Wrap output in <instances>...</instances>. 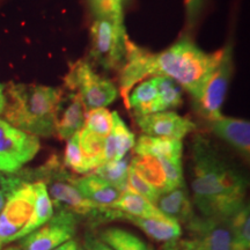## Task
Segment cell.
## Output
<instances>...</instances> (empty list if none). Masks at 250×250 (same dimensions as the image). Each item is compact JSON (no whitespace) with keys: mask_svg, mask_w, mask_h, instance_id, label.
I'll return each instance as SVG.
<instances>
[{"mask_svg":"<svg viewBox=\"0 0 250 250\" xmlns=\"http://www.w3.org/2000/svg\"><path fill=\"white\" fill-rule=\"evenodd\" d=\"M224 49L208 54L191 41L184 39L154 55L126 39V55L120 74V92L125 105L130 90L147 77H167L195 99L213 72Z\"/></svg>","mask_w":250,"mask_h":250,"instance_id":"obj_1","label":"cell"},{"mask_svg":"<svg viewBox=\"0 0 250 250\" xmlns=\"http://www.w3.org/2000/svg\"><path fill=\"white\" fill-rule=\"evenodd\" d=\"M191 190L201 215L227 220L246 204L245 177L225 162L208 140L192 146Z\"/></svg>","mask_w":250,"mask_h":250,"instance_id":"obj_2","label":"cell"},{"mask_svg":"<svg viewBox=\"0 0 250 250\" xmlns=\"http://www.w3.org/2000/svg\"><path fill=\"white\" fill-rule=\"evenodd\" d=\"M6 122L36 137L57 134L62 90L55 87L9 83L5 87Z\"/></svg>","mask_w":250,"mask_h":250,"instance_id":"obj_3","label":"cell"},{"mask_svg":"<svg viewBox=\"0 0 250 250\" xmlns=\"http://www.w3.org/2000/svg\"><path fill=\"white\" fill-rule=\"evenodd\" d=\"M65 86L78 90V96L87 110L104 108L111 104L118 96V88L110 80L96 74L88 62L79 61L71 65Z\"/></svg>","mask_w":250,"mask_h":250,"instance_id":"obj_4","label":"cell"},{"mask_svg":"<svg viewBox=\"0 0 250 250\" xmlns=\"http://www.w3.org/2000/svg\"><path fill=\"white\" fill-rule=\"evenodd\" d=\"M90 57L95 64L107 70H116L123 66L127 39L124 23L96 19L90 28Z\"/></svg>","mask_w":250,"mask_h":250,"instance_id":"obj_5","label":"cell"},{"mask_svg":"<svg viewBox=\"0 0 250 250\" xmlns=\"http://www.w3.org/2000/svg\"><path fill=\"white\" fill-rule=\"evenodd\" d=\"M233 71V45L228 44L224 48L221 59L208 78L201 93L192 99L196 110L208 121H215L223 116L221 108L226 98Z\"/></svg>","mask_w":250,"mask_h":250,"instance_id":"obj_6","label":"cell"},{"mask_svg":"<svg viewBox=\"0 0 250 250\" xmlns=\"http://www.w3.org/2000/svg\"><path fill=\"white\" fill-rule=\"evenodd\" d=\"M41 148L39 137L24 132L0 118V171L17 174Z\"/></svg>","mask_w":250,"mask_h":250,"instance_id":"obj_7","label":"cell"},{"mask_svg":"<svg viewBox=\"0 0 250 250\" xmlns=\"http://www.w3.org/2000/svg\"><path fill=\"white\" fill-rule=\"evenodd\" d=\"M186 226L191 236L177 242L183 250H236L227 220L195 215Z\"/></svg>","mask_w":250,"mask_h":250,"instance_id":"obj_8","label":"cell"},{"mask_svg":"<svg viewBox=\"0 0 250 250\" xmlns=\"http://www.w3.org/2000/svg\"><path fill=\"white\" fill-rule=\"evenodd\" d=\"M77 215L58 210L43 226L21 239V250H52L73 240L77 233Z\"/></svg>","mask_w":250,"mask_h":250,"instance_id":"obj_9","label":"cell"},{"mask_svg":"<svg viewBox=\"0 0 250 250\" xmlns=\"http://www.w3.org/2000/svg\"><path fill=\"white\" fill-rule=\"evenodd\" d=\"M35 191L33 183L24 182L8 198L0 212V250L26 226L33 214Z\"/></svg>","mask_w":250,"mask_h":250,"instance_id":"obj_10","label":"cell"},{"mask_svg":"<svg viewBox=\"0 0 250 250\" xmlns=\"http://www.w3.org/2000/svg\"><path fill=\"white\" fill-rule=\"evenodd\" d=\"M136 123L146 136L156 138L181 140L188 133L196 130L195 123L173 111L136 116Z\"/></svg>","mask_w":250,"mask_h":250,"instance_id":"obj_11","label":"cell"},{"mask_svg":"<svg viewBox=\"0 0 250 250\" xmlns=\"http://www.w3.org/2000/svg\"><path fill=\"white\" fill-rule=\"evenodd\" d=\"M72 179L61 176V177H50L45 183L48 193L51 199L52 204L58 210L68 211L73 214L88 215L96 213L99 206L90 203L86 199L79 190L72 183Z\"/></svg>","mask_w":250,"mask_h":250,"instance_id":"obj_12","label":"cell"},{"mask_svg":"<svg viewBox=\"0 0 250 250\" xmlns=\"http://www.w3.org/2000/svg\"><path fill=\"white\" fill-rule=\"evenodd\" d=\"M100 213L110 219H124L143 230L149 239L156 242H175L182 235V227L173 219L164 218H137L120 213L110 208H101Z\"/></svg>","mask_w":250,"mask_h":250,"instance_id":"obj_13","label":"cell"},{"mask_svg":"<svg viewBox=\"0 0 250 250\" xmlns=\"http://www.w3.org/2000/svg\"><path fill=\"white\" fill-rule=\"evenodd\" d=\"M71 181L81 195L99 208H110L122 193L117 188L93 173Z\"/></svg>","mask_w":250,"mask_h":250,"instance_id":"obj_14","label":"cell"},{"mask_svg":"<svg viewBox=\"0 0 250 250\" xmlns=\"http://www.w3.org/2000/svg\"><path fill=\"white\" fill-rule=\"evenodd\" d=\"M212 131L220 139L233 146L243 155L250 153V124L248 121L221 116L211 122Z\"/></svg>","mask_w":250,"mask_h":250,"instance_id":"obj_15","label":"cell"},{"mask_svg":"<svg viewBox=\"0 0 250 250\" xmlns=\"http://www.w3.org/2000/svg\"><path fill=\"white\" fill-rule=\"evenodd\" d=\"M111 131L104 140V151H103L104 162L122 160L134 147L136 144L134 134L125 125L118 112H111Z\"/></svg>","mask_w":250,"mask_h":250,"instance_id":"obj_16","label":"cell"},{"mask_svg":"<svg viewBox=\"0 0 250 250\" xmlns=\"http://www.w3.org/2000/svg\"><path fill=\"white\" fill-rule=\"evenodd\" d=\"M155 206L165 217L173 219L180 225H187L195 217L186 187L161 193L155 203Z\"/></svg>","mask_w":250,"mask_h":250,"instance_id":"obj_17","label":"cell"},{"mask_svg":"<svg viewBox=\"0 0 250 250\" xmlns=\"http://www.w3.org/2000/svg\"><path fill=\"white\" fill-rule=\"evenodd\" d=\"M33 187L34 191H35V204H34L33 214H31L26 226L14 237V241L21 240L29 233L37 229V228L43 226L45 223H48L55 213L54 204H52L51 199H50L45 183L42 180H40L34 182Z\"/></svg>","mask_w":250,"mask_h":250,"instance_id":"obj_18","label":"cell"},{"mask_svg":"<svg viewBox=\"0 0 250 250\" xmlns=\"http://www.w3.org/2000/svg\"><path fill=\"white\" fill-rule=\"evenodd\" d=\"M133 148L136 154L166 159H182L183 145L179 139L142 136L134 144Z\"/></svg>","mask_w":250,"mask_h":250,"instance_id":"obj_19","label":"cell"},{"mask_svg":"<svg viewBox=\"0 0 250 250\" xmlns=\"http://www.w3.org/2000/svg\"><path fill=\"white\" fill-rule=\"evenodd\" d=\"M127 96L126 108L133 109L136 116H145L159 112V96L155 83L151 78L132 88Z\"/></svg>","mask_w":250,"mask_h":250,"instance_id":"obj_20","label":"cell"},{"mask_svg":"<svg viewBox=\"0 0 250 250\" xmlns=\"http://www.w3.org/2000/svg\"><path fill=\"white\" fill-rule=\"evenodd\" d=\"M70 102L65 108L61 117H58L57 134L61 139H70L72 136L79 132L85 126V107L78 96V94H71Z\"/></svg>","mask_w":250,"mask_h":250,"instance_id":"obj_21","label":"cell"},{"mask_svg":"<svg viewBox=\"0 0 250 250\" xmlns=\"http://www.w3.org/2000/svg\"><path fill=\"white\" fill-rule=\"evenodd\" d=\"M130 167L158 192L165 193L168 191L164 169L158 158L152 155L136 154L131 160Z\"/></svg>","mask_w":250,"mask_h":250,"instance_id":"obj_22","label":"cell"},{"mask_svg":"<svg viewBox=\"0 0 250 250\" xmlns=\"http://www.w3.org/2000/svg\"><path fill=\"white\" fill-rule=\"evenodd\" d=\"M120 213L137 218H164L154 204L132 191L122 192L120 198L110 206Z\"/></svg>","mask_w":250,"mask_h":250,"instance_id":"obj_23","label":"cell"},{"mask_svg":"<svg viewBox=\"0 0 250 250\" xmlns=\"http://www.w3.org/2000/svg\"><path fill=\"white\" fill-rule=\"evenodd\" d=\"M99 239L112 250H153L152 247L140 237L123 228H105L99 234Z\"/></svg>","mask_w":250,"mask_h":250,"instance_id":"obj_24","label":"cell"},{"mask_svg":"<svg viewBox=\"0 0 250 250\" xmlns=\"http://www.w3.org/2000/svg\"><path fill=\"white\" fill-rule=\"evenodd\" d=\"M228 227L232 234L236 250H249L250 248V211L249 205L245 204L236 213L227 219Z\"/></svg>","mask_w":250,"mask_h":250,"instance_id":"obj_25","label":"cell"},{"mask_svg":"<svg viewBox=\"0 0 250 250\" xmlns=\"http://www.w3.org/2000/svg\"><path fill=\"white\" fill-rule=\"evenodd\" d=\"M105 138L92 132L83 127L79 131V144L81 152L85 156L87 164L92 171L99 166L104 164L103 161V151H104Z\"/></svg>","mask_w":250,"mask_h":250,"instance_id":"obj_26","label":"cell"},{"mask_svg":"<svg viewBox=\"0 0 250 250\" xmlns=\"http://www.w3.org/2000/svg\"><path fill=\"white\" fill-rule=\"evenodd\" d=\"M159 96V112L177 109L182 104V87L167 77H153Z\"/></svg>","mask_w":250,"mask_h":250,"instance_id":"obj_27","label":"cell"},{"mask_svg":"<svg viewBox=\"0 0 250 250\" xmlns=\"http://www.w3.org/2000/svg\"><path fill=\"white\" fill-rule=\"evenodd\" d=\"M129 161L122 159L117 161L104 162L95 168L93 174L98 175L105 182L117 188L121 192L127 191V173H129Z\"/></svg>","mask_w":250,"mask_h":250,"instance_id":"obj_28","label":"cell"},{"mask_svg":"<svg viewBox=\"0 0 250 250\" xmlns=\"http://www.w3.org/2000/svg\"><path fill=\"white\" fill-rule=\"evenodd\" d=\"M64 165L65 167L70 168L77 174H89L90 169L89 165L87 164L85 156L81 152L80 144H79V132L72 136L70 139H67L66 147L64 153Z\"/></svg>","mask_w":250,"mask_h":250,"instance_id":"obj_29","label":"cell"},{"mask_svg":"<svg viewBox=\"0 0 250 250\" xmlns=\"http://www.w3.org/2000/svg\"><path fill=\"white\" fill-rule=\"evenodd\" d=\"M96 19H105L115 23H124L123 0H88Z\"/></svg>","mask_w":250,"mask_h":250,"instance_id":"obj_30","label":"cell"},{"mask_svg":"<svg viewBox=\"0 0 250 250\" xmlns=\"http://www.w3.org/2000/svg\"><path fill=\"white\" fill-rule=\"evenodd\" d=\"M85 129L107 138L112 127L111 112L105 108L93 109L87 112L85 120Z\"/></svg>","mask_w":250,"mask_h":250,"instance_id":"obj_31","label":"cell"},{"mask_svg":"<svg viewBox=\"0 0 250 250\" xmlns=\"http://www.w3.org/2000/svg\"><path fill=\"white\" fill-rule=\"evenodd\" d=\"M158 159L160 160L162 169H164L168 191L177 189V188L186 187V183H184V176H183L182 159H166V158H158Z\"/></svg>","mask_w":250,"mask_h":250,"instance_id":"obj_32","label":"cell"},{"mask_svg":"<svg viewBox=\"0 0 250 250\" xmlns=\"http://www.w3.org/2000/svg\"><path fill=\"white\" fill-rule=\"evenodd\" d=\"M127 191H132L137 195L144 197L155 205L161 193L158 192L154 188L144 181L138 174L129 166V173H127Z\"/></svg>","mask_w":250,"mask_h":250,"instance_id":"obj_33","label":"cell"},{"mask_svg":"<svg viewBox=\"0 0 250 250\" xmlns=\"http://www.w3.org/2000/svg\"><path fill=\"white\" fill-rule=\"evenodd\" d=\"M23 183L22 177L18 176L17 174H6L0 171V212L2 211L9 197Z\"/></svg>","mask_w":250,"mask_h":250,"instance_id":"obj_34","label":"cell"},{"mask_svg":"<svg viewBox=\"0 0 250 250\" xmlns=\"http://www.w3.org/2000/svg\"><path fill=\"white\" fill-rule=\"evenodd\" d=\"M205 0H186L188 26L193 27L198 22Z\"/></svg>","mask_w":250,"mask_h":250,"instance_id":"obj_35","label":"cell"},{"mask_svg":"<svg viewBox=\"0 0 250 250\" xmlns=\"http://www.w3.org/2000/svg\"><path fill=\"white\" fill-rule=\"evenodd\" d=\"M83 250H112L108 245L101 241L99 236L87 233L83 240Z\"/></svg>","mask_w":250,"mask_h":250,"instance_id":"obj_36","label":"cell"},{"mask_svg":"<svg viewBox=\"0 0 250 250\" xmlns=\"http://www.w3.org/2000/svg\"><path fill=\"white\" fill-rule=\"evenodd\" d=\"M79 249V245H78V242L76 240H70V241L65 242L64 245L57 247V248L52 249V250H78Z\"/></svg>","mask_w":250,"mask_h":250,"instance_id":"obj_37","label":"cell"},{"mask_svg":"<svg viewBox=\"0 0 250 250\" xmlns=\"http://www.w3.org/2000/svg\"><path fill=\"white\" fill-rule=\"evenodd\" d=\"M5 85L0 83V114L4 112L5 104H6V98H5Z\"/></svg>","mask_w":250,"mask_h":250,"instance_id":"obj_38","label":"cell"},{"mask_svg":"<svg viewBox=\"0 0 250 250\" xmlns=\"http://www.w3.org/2000/svg\"><path fill=\"white\" fill-rule=\"evenodd\" d=\"M165 248H166L165 250H183L179 245H177L176 241H175V242H170V243H167Z\"/></svg>","mask_w":250,"mask_h":250,"instance_id":"obj_39","label":"cell"},{"mask_svg":"<svg viewBox=\"0 0 250 250\" xmlns=\"http://www.w3.org/2000/svg\"><path fill=\"white\" fill-rule=\"evenodd\" d=\"M4 250H21L20 248H15V247H9L7 249H4Z\"/></svg>","mask_w":250,"mask_h":250,"instance_id":"obj_40","label":"cell"},{"mask_svg":"<svg viewBox=\"0 0 250 250\" xmlns=\"http://www.w3.org/2000/svg\"><path fill=\"white\" fill-rule=\"evenodd\" d=\"M78 250H83V247H79V249H78Z\"/></svg>","mask_w":250,"mask_h":250,"instance_id":"obj_41","label":"cell"}]
</instances>
